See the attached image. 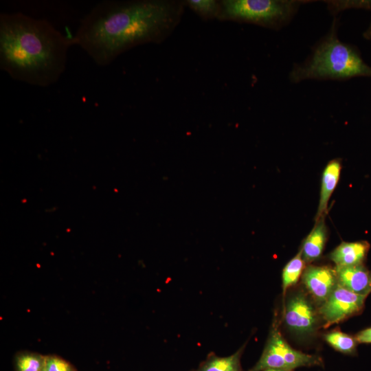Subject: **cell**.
I'll list each match as a JSON object with an SVG mask.
<instances>
[{"label":"cell","instance_id":"cell-1","mask_svg":"<svg viewBox=\"0 0 371 371\" xmlns=\"http://www.w3.org/2000/svg\"><path fill=\"white\" fill-rule=\"evenodd\" d=\"M183 3L167 0H105L80 20L74 45L100 66L139 45L164 41L179 23Z\"/></svg>","mask_w":371,"mask_h":371},{"label":"cell","instance_id":"cell-2","mask_svg":"<svg viewBox=\"0 0 371 371\" xmlns=\"http://www.w3.org/2000/svg\"><path fill=\"white\" fill-rule=\"evenodd\" d=\"M74 38L22 12L0 14V68L14 80L47 87L63 74Z\"/></svg>","mask_w":371,"mask_h":371},{"label":"cell","instance_id":"cell-3","mask_svg":"<svg viewBox=\"0 0 371 371\" xmlns=\"http://www.w3.org/2000/svg\"><path fill=\"white\" fill-rule=\"evenodd\" d=\"M371 77V67L352 47L341 42L334 30L314 51L306 63L295 67L291 79L342 80L353 77Z\"/></svg>","mask_w":371,"mask_h":371},{"label":"cell","instance_id":"cell-4","mask_svg":"<svg viewBox=\"0 0 371 371\" xmlns=\"http://www.w3.org/2000/svg\"><path fill=\"white\" fill-rule=\"evenodd\" d=\"M301 1L276 0L221 1L218 19L251 23L268 27L283 25L291 19Z\"/></svg>","mask_w":371,"mask_h":371},{"label":"cell","instance_id":"cell-5","mask_svg":"<svg viewBox=\"0 0 371 371\" xmlns=\"http://www.w3.org/2000/svg\"><path fill=\"white\" fill-rule=\"evenodd\" d=\"M324 365V360L320 356L304 353L292 348L282 337L275 319L260 359L249 371H262L270 368L294 371L302 367H323Z\"/></svg>","mask_w":371,"mask_h":371},{"label":"cell","instance_id":"cell-6","mask_svg":"<svg viewBox=\"0 0 371 371\" xmlns=\"http://www.w3.org/2000/svg\"><path fill=\"white\" fill-rule=\"evenodd\" d=\"M282 311L284 324L296 337L308 339L322 326L318 307L304 289L288 294Z\"/></svg>","mask_w":371,"mask_h":371},{"label":"cell","instance_id":"cell-7","mask_svg":"<svg viewBox=\"0 0 371 371\" xmlns=\"http://www.w3.org/2000/svg\"><path fill=\"white\" fill-rule=\"evenodd\" d=\"M366 298L337 284L328 299L318 307L322 327H329L361 314Z\"/></svg>","mask_w":371,"mask_h":371},{"label":"cell","instance_id":"cell-8","mask_svg":"<svg viewBox=\"0 0 371 371\" xmlns=\"http://www.w3.org/2000/svg\"><path fill=\"white\" fill-rule=\"evenodd\" d=\"M301 281L317 307L328 299L338 284L335 268L313 265L305 267Z\"/></svg>","mask_w":371,"mask_h":371},{"label":"cell","instance_id":"cell-9","mask_svg":"<svg viewBox=\"0 0 371 371\" xmlns=\"http://www.w3.org/2000/svg\"><path fill=\"white\" fill-rule=\"evenodd\" d=\"M335 269L337 283L344 288L367 297L371 293V271L364 264Z\"/></svg>","mask_w":371,"mask_h":371},{"label":"cell","instance_id":"cell-10","mask_svg":"<svg viewBox=\"0 0 371 371\" xmlns=\"http://www.w3.org/2000/svg\"><path fill=\"white\" fill-rule=\"evenodd\" d=\"M370 247V243L366 240L342 242L331 251L328 257L336 267L363 265Z\"/></svg>","mask_w":371,"mask_h":371},{"label":"cell","instance_id":"cell-11","mask_svg":"<svg viewBox=\"0 0 371 371\" xmlns=\"http://www.w3.org/2000/svg\"><path fill=\"white\" fill-rule=\"evenodd\" d=\"M341 172V164L338 160L330 161L325 167L322 175L319 202L317 213V221L326 212L329 199L338 183Z\"/></svg>","mask_w":371,"mask_h":371},{"label":"cell","instance_id":"cell-12","mask_svg":"<svg viewBox=\"0 0 371 371\" xmlns=\"http://www.w3.org/2000/svg\"><path fill=\"white\" fill-rule=\"evenodd\" d=\"M326 240V227L322 220L307 236L301 248L302 256L306 263H311L321 257Z\"/></svg>","mask_w":371,"mask_h":371},{"label":"cell","instance_id":"cell-13","mask_svg":"<svg viewBox=\"0 0 371 371\" xmlns=\"http://www.w3.org/2000/svg\"><path fill=\"white\" fill-rule=\"evenodd\" d=\"M244 346L227 357H218L214 354L208 356L197 371H243L240 358Z\"/></svg>","mask_w":371,"mask_h":371},{"label":"cell","instance_id":"cell-14","mask_svg":"<svg viewBox=\"0 0 371 371\" xmlns=\"http://www.w3.org/2000/svg\"><path fill=\"white\" fill-rule=\"evenodd\" d=\"M323 339L337 352L352 357L357 355L359 343L355 335L335 329L324 333Z\"/></svg>","mask_w":371,"mask_h":371},{"label":"cell","instance_id":"cell-15","mask_svg":"<svg viewBox=\"0 0 371 371\" xmlns=\"http://www.w3.org/2000/svg\"><path fill=\"white\" fill-rule=\"evenodd\" d=\"M305 262L302 256L301 249L284 266L282 273V288L283 299L290 287L296 284L302 277L305 269Z\"/></svg>","mask_w":371,"mask_h":371},{"label":"cell","instance_id":"cell-16","mask_svg":"<svg viewBox=\"0 0 371 371\" xmlns=\"http://www.w3.org/2000/svg\"><path fill=\"white\" fill-rule=\"evenodd\" d=\"M186 4L203 19L219 18L221 4L215 0H188Z\"/></svg>","mask_w":371,"mask_h":371},{"label":"cell","instance_id":"cell-17","mask_svg":"<svg viewBox=\"0 0 371 371\" xmlns=\"http://www.w3.org/2000/svg\"><path fill=\"white\" fill-rule=\"evenodd\" d=\"M45 356L33 352H23L16 358L17 371H43Z\"/></svg>","mask_w":371,"mask_h":371},{"label":"cell","instance_id":"cell-18","mask_svg":"<svg viewBox=\"0 0 371 371\" xmlns=\"http://www.w3.org/2000/svg\"><path fill=\"white\" fill-rule=\"evenodd\" d=\"M43 371H75L65 360L56 356H45Z\"/></svg>","mask_w":371,"mask_h":371},{"label":"cell","instance_id":"cell-19","mask_svg":"<svg viewBox=\"0 0 371 371\" xmlns=\"http://www.w3.org/2000/svg\"><path fill=\"white\" fill-rule=\"evenodd\" d=\"M341 8H361L371 10V1H341Z\"/></svg>","mask_w":371,"mask_h":371},{"label":"cell","instance_id":"cell-20","mask_svg":"<svg viewBox=\"0 0 371 371\" xmlns=\"http://www.w3.org/2000/svg\"><path fill=\"white\" fill-rule=\"evenodd\" d=\"M359 344H371V326L362 329L355 335Z\"/></svg>","mask_w":371,"mask_h":371},{"label":"cell","instance_id":"cell-21","mask_svg":"<svg viewBox=\"0 0 371 371\" xmlns=\"http://www.w3.org/2000/svg\"><path fill=\"white\" fill-rule=\"evenodd\" d=\"M363 36L366 39L371 41V23L367 30L363 33Z\"/></svg>","mask_w":371,"mask_h":371},{"label":"cell","instance_id":"cell-22","mask_svg":"<svg viewBox=\"0 0 371 371\" xmlns=\"http://www.w3.org/2000/svg\"><path fill=\"white\" fill-rule=\"evenodd\" d=\"M262 371H290V370H286L282 369H276V368H270V369H266Z\"/></svg>","mask_w":371,"mask_h":371}]
</instances>
